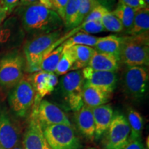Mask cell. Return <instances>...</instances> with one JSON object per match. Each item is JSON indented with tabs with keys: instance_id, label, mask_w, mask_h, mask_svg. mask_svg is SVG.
Instances as JSON below:
<instances>
[{
	"instance_id": "83f0119b",
	"label": "cell",
	"mask_w": 149,
	"mask_h": 149,
	"mask_svg": "<svg viewBox=\"0 0 149 149\" xmlns=\"http://www.w3.org/2000/svg\"><path fill=\"white\" fill-rule=\"evenodd\" d=\"M74 62V57L70 48L64 46L62 54L55 69V73L57 75H64L71 70Z\"/></svg>"
},
{
	"instance_id": "2e32d148",
	"label": "cell",
	"mask_w": 149,
	"mask_h": 149,
	"mask_svg": "<svg viewBox=\"0 0 149 149\" xmlns=\"http://www.w3.org/2000/svg\"><path fill=\"white\" fill-rule=\"evenodd\" d=\"M95 122V139H99L103 136L113 120L114 112L110 104H104L92 109Z\"/></svg>"
},
{
	"instance_id": "d590c367",
	"label": "cell",
	"mask_w": 149,
	"mask_h": 149,
	"mask_svg": "<svg viewBox=\"0 0 149 149\" xmlns=\"http://www.w3.org/2000/svg\"><path fill=\"white\" fill-rule=\"evenodd\" d=\"M122 149H144L141 139H130Z\"/></svg>"
},
{
	"instance_id": "ffe728a7",
	"label": "cell",
	"mask_w": 149,
	"mask_h": 149,
	"mask_svg": "<svg viewBox=\"0 0 149 149\" xmlns=\"http://www.w3.org/2000/svg\"><path fill=\"white\" fill-rule=\"evenodd\" d=\"M121 37L111 35L100 37V40L93 48L96 51L115 56L120 60Z\"/></svg>"
},
{
	"instance_id": "f1b7e54d",
	"label": "cell",
	"mask_w": 149,
	"mask_h": 149,
	"mask_svg": "<svg viewBox=\"0 0 149 149\" xmlns=\"http://www.w3.org/2000/svg\"><path fill=\"white\" fill-rule=\"evenodd\" d=\"M101 22L106 32L119 33L124 31V27L122 23L110 10L106 12L102 17Z\"/></svg>"
},
{
	"instance_id": "d6a6232c",
	"label": "cell",
	"mask_w": 149,
	"mask_h": 149,
	"mask_svg": "<svg viewBox=\"0 0 149 149\" xmlns=\"http://www.w3.org/2000/svg\"><path fill=\"white\" fill-rule=\"evenodd\" d=\"M109 10V9L103 6L102 5H98L96 7H95L89 13L88 15L86 17L84 22H89V21H94V20L101 19L102 17L104 15L106 12Z\"/></svg>"
},
{
	"instance_id": "d4e9b609",
	"label": "cell",
	"mask_w": 149,
	"mask_h": 149,
	"mask_svg": "<svg viewBox=\"0 0 149 149\" xmlns=\"http://www.w3.org/2000/svg\"><path fill=\"white\" fill-rule=\"evenodd\" d=\"M63 22L64 27L68 30L74 29L80 25L78 0H68L65 8Z\"/></svg>"
},
{
	"instance_id": "9c48e42d",
	"label": "cell",
	"mask_w": 149,
	"mask_h": 149,
	"mask_svg": "<svg viewBox=\"0 0 149 149\" xmlns=\"http://www.w3.org/2000/svg\"><path fill=\"white\" fill-rule=\"evenodd\" d=\"M130 129L126 117L116 112L105 133L102 144L104 149H122L130 140Z\"/></svg>"
},
{
	"instance_id": "9a60e30c",
	"label": "cell",
	"mask_w": 149,
	"mask_h": 149,
	"mask_svg": "<svg viewBox=\"0 0 149 149\" xmlns=\"http://www.w3.org/2000/svg\"><path fill=\"white\" fill-rule=\"evenodd\" d=\"M24 33L16 17H10L0 25V49L19 42Z\"/></svg>"
},
{
	"instance_id": "603a6c76",
	"label": "cell",
	"mask_w": 149,
	"mask_h": 149,
	"mask_svg": "<svg viewBox=\"0 0 149 149\" xmlns=\"http://www.w3.org/2000/svg\"><path fill=\"white\" fill-rule=\"evenodd\" d=\"M126 120L130 129V139H141V134L144 127V120L140 113L132 108H128Z\"/></svg>"
},
{
	"instance_id": "60d3db41",
	"label": "cell",
	"mask_w": 149,
	"mask_h": 149,
	"mask_svg": "<svg viewBox=\"0 0 149 149\" xmlns=\"http://www.w3.org/2000/svg\"><path fill=\"white\" fill-rule=\"evenodd\" d=\"M144 1L145 4L146 5V6L148 7L149 6V0H144Z\"/></svg>"
},
{
	"instance_id": "ab89813d",
	"label": "cell",
	"mask_w": 149,
	"mask_h": 149,
	"mask_svg": "<svg viewBox=\"0 0 149 149\" xmlns=\"http://www.w3.org/2000/svg\"><path fill=\"white\" fill-rule=\"evenodd\" d=\"M12 149H24V148H23V146H22V144L19 142L15 146L13 147Z\"/></svg>"
},
{
	"instance_id": "4dcf8cb0",
	"label": "cell",
	"mask_w": 149,
	"mask_h": 149,
	"mask_svg": "<svg viewBox=\"0 0 149 149\" xmlns=\"http://www.w3.org/2000/svg\"><path fill=\"white\" fill-rule=\"evenodd\" d=\"M77 28L78 30L80 31V32L85 33L90 35L106 32L105 29H104L101 22V19L84 22Z\"/></svg>"
},
{
	"instance_id": "e575fe53",
	"label": "cell",
	"mask_w": 149,
	"mask_h": 149,
	"mask_svg": "<svg viewBox=\"0 0 149 149\" xmlns=\"http://www.w3.org/2000/svg\"><path fill=\"white\" fill-rule=\"evenodd\" d=\"M118 1L120 3L127 6L135 9L136 10L141 8H149L145 4L144 0H118Z\"/></svg>"
},
{
	"instance_id": "7a4b0ae2",
	"label": "cell",
	"mask_w": 149,
	"mask_h": 149,
	"mask_svg": "<svg viewBox=\"0 0 149 149\" xmlns=\"http://www.w3.org/2000/svg\"><path fill=\"white\" fill-rule=\"evenodd\" d=\"M63 34L62 31L29 38L24 46L26 71L33 73L39 70V65L43 57L56 48L55 43Z\"/></svg>"
},
{
	"instance_id": "52a82bcc",
	"label": "cell",
	"mask_w": 149,
	"mask_h": 149,
	"mask_svg": "<svg viewBox=\"0 0 149 149\" xmlns=\"http://www.w3.org/2000/svg\"><path fill=\"white\" fill-rule=\"evenodd\" d=\"M35 95L34 88L27 76H24L9 92L8 102L13 113L21 118L26 117L31 114Z\"/></svg>"
},
{
	"instance_id": "30bf717a",
	"label": "cell",
	"mask_w": 149,
	"mask_h": 149,
	"mask_svg": "<svg viewBox=\"0 0 149 149\" xmlns=\"http://www.w3.org/2000/svg\"><path fill=\"white\" fill-rule=\"evenodd\" d=\"M31 113L36 115L42 128L55 124L72 126L66 113L57 105L46 100H42L38 104H33Z\"/></svg>"
},
{
	"instance_id": "277c9868",
	"label": "cell",
	"mask_w": 149,
	"mask_h": 149,
	"mask_svg": "<svg viewBox=\"0 0 149 149\" xmlns=\"http://www.w3.org/2000/svg\"><path fill=\"white\" fill-rule=\"evenodd\" d=\"M84 80L81 70H72L62 76L58 82L57 91L64 106L76 112L84 106L82 91Z\"/></svg>"
},
{
	"instance_id": "f35d334b",
	"label": "cell",
	"mask_w": 149,
	"mask_h": 149,
	"mask_svg": "<svg viewBox=\"0 0 149 149\" xmlns=\"http://www.w3.org/2000/svg\"><path fill=\"white\" fill-rule=\"evenodd\" d=\"M7 17H8V15L4 11L0 8V25L6 19Z\"/></svg>"
},
{
	"instance_id": "6da1fadb",
	"label": "cell",
	"mask_w": 149,
	"mask_h": 149,
	"mask_svg": "<svg viewBox=\"0 0 149 149\" xmlns=\"http://www.w3.org/2000/svg\"><path fill=\"white\" fill-rule=\"evenodd\" d=\"M24 33L29 38L62 31L64 22L55 11L40 2L16 8Z\"/></svg>"
},
{
	"instance_id": "484cf974",
	"label": "cell",
	"mask_w": 149,
	"mask_h": 149,
	"mask_svg": "<svg viewBox=\"0 0 149 149\" xmlns=\"http://www.w3.org/2000/svg\"><path fill=\"white\" fill-rule=\"evenodd\" d=\"M135 11V9L118 3L115 10L111 11V13L120 20L124 27V30L128 33L133 26Z\"/></svg>"
},
{
	"instance_id": "d6986e66",
	"label": "cell",
	"mask_w": 149,
	"mask_h": 149,
	"mask_svg": "<svg viewBox=\"0 0 149 149\" xmlns=\"http://www.w3.org/2000/svg\"><path fill=\"white\" fill-rule=\"evenodd\" d=\"M120 60L110 54L95 51L88 67L95 70L116 72L120 68Z\"/></svg>"
},
{
	"instance_id": "74e56055",
	"label": "cell",
	"mask_w": 149,
	"mask_h": 149,
	"mask_svg": "<svg viewBox=\"0 0 149 149\" xmlns=\"http://www.w3.org/2000/svg\"><path fill=\"white\" fill-rule=\"evenodd\" d=\"M39 0H20L19 6H26L33 3L38 2Z\"/></svg>"
},
{
	"instance_id": "3957f363",
	"label": "cell",
	"mask_w": 149,
	"mask_h": 149,
	"mask_svg": "<svg viewBox=\"0 0 149 149\" xmlns=\"http://www.w3.org/2000/svg\"><path fill=\"white\" fill-rule=\"evenodd\" d=\"M120 61L126 66H148V35L121 37Z\"/></svg>"
},
{
	"instance_id": "4fadbf2b",
	"label": "cell",
	"mask_w": 149,
	"mask_h": 149,
	"mask_svg": "<svg viewBox=\"0 0 149 149\" xmlns=\"http://www.w3.org/2000/svg\"><path fill=\"white\" fill-rule=\"evenodd\" d=\"M22 144L24 149H51L44 137L42 126L33 113L30 114Z\"/></svg>"
},
{
	"instance_id": "ba28073f",
	"label": "cell",
	"mask_w": 149,
	"mask_h": 149,
	"mask_svg": "<svg viewBox=\"0 0 149 149\" xmlns=\"http://www.w3.org/2000/svg\"><path fill=\"white\" fill-rule=\"evenodd\" d=\"M44 135L51 149H81L79 137L72 126L55 124L42 128Z\"/></svg>"
},
{
	"instance_id": "5bb4252c",
	"label": "cell",
	"mask_w": 149,
	"mask_h": 149,
	"mask_svg": "<svg viewBox=\"0 0 149 149\" xmlns=\"http://www.w3.org/2000/svg\"><path fill=\"white\" fill-rule=\"evenodd\" d=\"M20 130L5 109H0V144L3 149H12L20 141Z\"/></svg>"
},
{
	"instance_id": "ee69618b",
	"label": "cell",
	"mask_w": 149,
	"mask_h": 149,
	"mask_svg": "<svg viewBox=\"0 0 149 149\" xmlns=\"http://www.w3.org/2000/svg\"><path fill=\"white\" fill-rule=\"evenodd\" d=\"M144 149H146V148H144ZM147 149H148V148H147Z\"/></svg>"
},
{
	"instance_id": "e0dca14e",
	"label": "cell",
	"mask_w": 149,
	"mask_h": 149,
	"mask_svg": "<svg viewBox=\"0 0 149 149\" xmlns=\"http://www.w3.org/2000/svg\"><path fill=\"white\" fill-rule=\"evenodd\" d=\"M75 122L80 133L93 141L95 139V128L92 109L84 104L79 111L75 112Z\"/></svg>"
},
{
	"instance_id": "1f68e13d",
	"label": "cell",
	"mask_w": 149,
	"mask_h": 149,
	"mask_svg": "<svg viewBox=\"0 0 149 149\" xmlns=\"http://www.w3.org/2000/svg\"><path fill=\"white\" fill-rule=\"evenodd\" d=\"M79 2V18L80 24L86 17L97 6L100 5L97 0H78Z\"/></svg>"
},
{
	"instance_id": "cb8c5ba5",
	"label": "cell",
	"mask_w": 149,
	"mask_h": 149,
	"mask_svg": "<svg viewBox=\"0 0 149 149\" xmlns=\"http://www.w3.org/2000/svg\"><path fill=\"white\" fill-rule=\"evenodd\" d=\"M63 49L64 44H61V45L46 54L43 57L39 65V70H42L46 72H55L59 59L61 58Z\"/></svg>"
},
{
	"instance_id": "8992f818",
	"label": "cell",
	"mask_w": 149,
	"mask_h": 149,
	"mask_svg": "<svg viewBox=\"0 0 149 149\" xmlns=\"http://www.w3.org/2000/svg\"><path fill=\"white\" fill-rule=\"evenodd\" d=\"M149 73L147 66H126L122 74V84L126 96L134 101H141L148 89Z\"/></svg>"
},
{
	"instance_id": "5b68a950",
	"label": "cell",
	"mask_w": 149,
	"mask_h": 149,
	"mask_svg": "<svg viewBox=\"0 0 149 149\" xmlns=\"http://www.w3.org/2000/svg\"><path fill=\"white\" fill-rule=\"evenodd\" d=\"M25 71L24 54L17 50L6 53L0 58V86L10 90L24 77Z\"/></svg>"
},
{
	"instance_id": "7bdbcfd3",
	"label": "cell",
	"mask_w": 149,
	"mask_h": 149,
	"mask_svg": "<svg viewBox=\"0 0 149 149\" xmlns=\"http://www.w3.org/2000/svg\"><path fill=\"white\" fill-rule=\"evenodd\" d=\"M0 149H3L2 146H1V144H0Z\"/></svg>"
},
{
	"instance_id": "7402d4cb",
	"label": "cell",
	"mask_w": 149,
	"mask_h": 149,
	"mask_svg": "<svg viewBox=\"0 0 149 149\" xmlns=\"http://www.w3.org/2000/svg\"><path fill=\"white\" fill-rule=\"evenodd\" d=\"M149 8H141L135 11L133 26L128 34L130 36L148 35Z\"/></svg>"
},
{
	"instance_id": "8fae6325",
	"label": "cell",
	"mask_w": 149,
	"mask_h": 149,
	"mask_svg": "<svg viewBox=\"0 0 149 149\" xmlns=\"http://www.w3.org/2000/svg\"><path fill=\"white\" fill-rule=\"evenodd\" d=\"M27 78L36 94L34 104H39L44 97L53 93L59 82L55 72H46L42 70L33 72L27 76Z\"/></svg>"
},
{
	"instance_id": "8d00e7d4",
	"label": "cell",
	"mask_w": 149,
	"mask_h": 149,
	"mask_svg": "<svg viewBox=\"0 0 149 149\" xmlns=\"http://www.w3.org/2000/svg\"><path fill=\"white\" fill-rule=\"evenodd\" d=\"M97 1L100 5L103 6L109 9V8L112 6V5L114 3L115 0H97Z\"/></svg>"
},
{
	"instance_id": "ac0fdd59",
	"label": "cell",
	"mask_w": 149,
	"mask_h": 149,
	"mask_svg": "<svg viewBox=\"0 0 149 149\" xmlns=\"http://www.w3.org/2000/svg\"><path fill=\"white\" fill-rule=\"evenodd\" d=\"M112 93L84 84L82 100L84 104L91 109L107 104L111 99Z\"/></svg>"
},
{
	"instance_id": "b9f144b4",
	"label": "cell",
	"mask_w": 149,
	"mask_h": 149,
	"mask_svg": "<svg viewBox=\"0 0 149 149\" xmlns=\"http://www.w3.org/2000/svg\"><path fill=\"white\" fill-rule=\"evenodd\" d=\"M87 149H97L96 148H94V147H90V148H87Z\"/></svg>"
},
{
	"instance_id": "7c38bea8",
	"label": "cell",
	"mask_w": 149,
	"mask_h": 149,
	"mask_svg": "<svg viewBox=\"0 0 149 149\" xmlns=\"http://www.w3.org/2000/svg\"><path fill=\"white\" fill-rule=\"evenodd\" d=\"M84 84L107 92L113 93L117 84V74L115 72L95 70L86 66L81 70Z\"/></svg>"
},
{
	"instance_id": "44dd1931",
	"label": "cell",
	"mask_w": 149,
	"mask_h": 149,
	"mask_svg": "<svg viewBox=\"0 0 149 149\" xmlns=\"http://www.w3.org/2000/svg\"><path fill=\"white\" fill-rule=\"evenodd\" d=\"M74 57V64L71 70H82L88 66L95 50L92 47L82 45H74L69 47Z\"/></svg>"
},
{
	"instance_id": "f546056e",
	"label": "cell",
	"mask_w": 149,
	"mask_h": 149,
	"mask_svg": "<svg viewBox=\"0 0 149 149\" xmlns=\"http://www.w3.org/2000/svg\"><path fill=\"white\" fill-rule=\"evenodd\" d=\"M68 1V0H39V2L43 6L55 11L62 20L64 19L65 8Z\"/></svg>"
},
{
	"instance_id": "4316f807",
	"label": "cell",
	"mask_w": 149,
	"mask_h": 149,
	"mask_svg": "<svg viewBox=\"0 0 149 149\" xmlns=\"http://www.w3.org/2000/svg\"><path fill=\"white\" fill-rule=\"evenodd\" d=\"M100 37L93 36L92 35L87 34L82 32H77L76 34L68 38L66 42L63 43L64 47H71L74 45L87 46L94 48L95 46L100 40Z\"/></svg>"
},
{
	"instance_id": "836d02e7",
	"label": "cell",
	"mask_w": 149,
	"mask_h": 149,
	"mask_svg": "<svg viewBox=\"0 0 149 149\" xmlns=\"http://www.w3.org/2000/svg\"><path fill=\"white\" fill-rule=\"evenodd\" d=\"M20 0H0V8L8 15L19 6Z\"/></svg>"
}]
</instances>
